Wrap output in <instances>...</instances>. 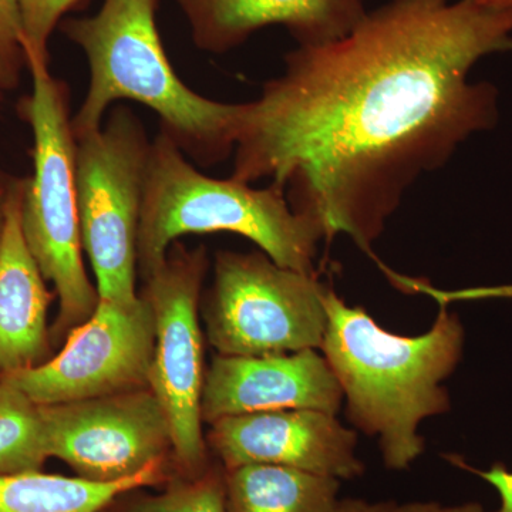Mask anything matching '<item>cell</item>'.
Masks as SVG:
<instances>
[{"label":"cell","instance_id":"6da1fadb","mask_svg":"<svg viewBox=\"0 0 512 512\" xmlns=\"http://www.w3.org/2000/svg\"><path fill=\"white\" fill-rule=\"evenodd\" d=\"M512 52V8L389 0L345 36L298 46L244 103L232 180H271L326 242L373 244L421 175L498 120L478 60Z\"/></svg>","mask_w":512,"mask_h":512},{"label":"cell","instance_id":"7a4b0ae2","mask_svg":"<svg viewBox=\"0 0 512 512\" xmlns=\"http://www.w3.org/2000/svg\"><path fill=\"white\" fill-rule=\"evenodd\" d=\"M325 306L328 329L320 352L342 387L346 417L379 439L384 466L407 470L426 450L421 421L450 410L443 383L463 356V323L441 303L429 332L394 335L330 286Z\"/></svg>","mask_w":512,"mask_h":512},{"label":"cell","instance_id":"3957f363","mask_svg":"<svg viewBox=\"0 0 512 512\" xmlns=\"http://www.w3.org/2000/svg\"><path fill=\"white\" fill-rule=\"evenodd\" d=\"M158 0H104L94 15L63 22L89 63L90 82L72 117L74 138L103 126L113 103L131 100L160 117L161 130L198 164L234 154L244 103L202 97L174 72L156 22Z\"/></svg>","mask_w":512,"mask_h":512},{"label":"cell","instance_id":"277c9868","mask_svg":"<svg viewBox=\"0 0 512 512\" xmlns=\"http://www.w3.org/2000/svg\"><path fill=\"white\" fill-rule=\"evenodd\" d=\"M211 232L241 235L275 264L316 274L322 234L292 210L284 190L208 177L160 130L151 141L138 228L141 275L147 278L160 268L178 238Z\"/></svg>","mask_w":512,"mask_h":512},{"label":"cell","instance_id":"5b68a950","mask_svg":"<svg viewBox=\"0 0 512 512\" xmlns=\"http://www.w3.org/2000/svg\"><path fill=\"white\" fill-rule=\"evenodd\" d=\"M23 55L32 76V93L20 103L19 113L32 128L33 174L25 178L22 229L33 258L59 298L52 338L66 339L99 303L83 262L69 89L50 73L47 57Z\"/></svg>","mask_w":512,"mask_h":512},{"label":"cell","instance_id":"8992f818","mask_svg":"<svg viewBox=\"0 0 512 512\" xmlns=\"http://www.w3.org/2000/svg\"><path fill=\"white\" fill-rule=\"evenodd\" d=\"M150 146L141 121L123 106L99 130L76 140L80 235L104 301L130 305L140 296L138 228Z\"/></svg>","mask_w":512,"mask_h":512},{"label":"cell","instance_id":"52a82bcc","mask_svg":"<svg viewBox=\"0 0 512 512\" xmlns=\"http://www.w3.org/2000/svg\"><path fill=\"white\" fill-rule=\"evenodd\" d=\"M328 289L318 274L279 266L262 251H220L204 311L208 342L227 356L320 350Z\"/></svg>","mask_w":512,"mask_h":512},{"label":"cell","instance_id":"ba28073f","mask_svg":"<svg viewBox=\"0 0 512 512\" xmlns=\"http://www.w3.org/2000/svg\"><path fill=\"white\" fill-rule=\"evenodd\" d=\"M208 259L204 247L173 244L160 268L144 278L143 293L154 316V350L148 389L163 407L173 454L188 477L207 470L201 399L205 369L200 296Z\"/></svg>","mask_w":512,"mask_h":512},{"label":"cell","instance_id":"9c48e42d","mask_svg":"<svg viewBox=\"0 0 512 512\" xmlns=\"http://www.w3.org/2000/svg\"><path fill=\"white\" fill-rule=\"evenodd\" d=\"M154 316L143 295L130 305L99 299L96 311L42 365L0 376L37 406L148 387Z\"/></svg>","mask_w":512,"mask_h":512},{"label":"cell","instance_id":"30bf717a","mask_svg":"<svg viewBox=\"0 0 512 512\" xmlns=\"http://www.w3.org/2000/svg\"><path fill=\"white\" fill-rule=\"evenodd\" d=\"M39 407L47 456L83 480H127L173 453L167 416L148 387Z\"/></svg>","mask_w":512,"mask_h":512},{"label":"cell","instance_id":"8fae6325","mask_svg":"<svg viewBox=\"0 0 512 512\" xmlns=\"http://www.w3.org/2000/svg\"><path fill=\"white\" fill-rule=\"evenodd\" d=\"M207 443L225 470L247 464L296 468L353 480L365 473L357 434L319 410H278L224 417L210 424Z\"/></svg>","mask_w":512,"mask_h":512},{"label":"cell","instance_id":"7c38bea8","mask_svg":"<svg viewBox=\"0 0 512 512\" xmlns=\"http://www.w3.org/2000/svg\"><path fill=\"white\" fill-rule=\"evenodd\" d=\"M342 387L318 349L262 356L217 355L205 373L202 421L224 417L319 410L338 414Z\"/></svg>","mask_w":512,"mask_h":512},{"label":"cell","instance_id":"4fadbf2b","mask_svg":"<svg viewBox=\"0 0 512 512\" xmlns=\"http://www.w3.org/2000/svg\"><path fill=\"white\" fill-rule=\"evenodd\" d=\"M195 46L227 53L268 26H285L298 46L345 36L366 15V0H174Z\"/></svg>","mask_w":512,"mask_h":512},{"label":"cell","instance_id":"5bb4252c","mask_svg":"<svg viewBox=\"0 0 512 512\" xmlns=\"http://www.w3.org/2000/svg\"><path fill=\"white\" fill-rule=\"evenodd\" d=\"M25 178H13L0 242V376L49 360L47 311L52 293L22 229Z\"/></svg>","mask_w":512,"mask_h":512},{"label":"cell","instance_id":"9a60e30c","mask_svg":"<svg viewBox=\"0 0 512 512\" xmlns=\"http://www.w3.org/2000/svg\"><path fill=\"white\" fill-rule=\"evenodd\" d=\"M225 512H329L338 478L296 468L247 464L225 470Z\"/></svg>","mask_w":512,"mask_h":512},{"label":"cell","instance_id":"2e32d148","mask_svg":"<svg viewBox=\"0 0 512 512\" xmlns=\"http://www.w3.org/2000/svg\"><path fill=\"white\" fill-rule=\"evenodd\" d=\"M165 463L116 483H93L42 470L0 477V512H103L121 495L160 484Z\"/></svg>","mask_w":512,"mask_h":512},{"label":"cell","instance_id":"e0dca14e","mask_svg":"<svg viewBox=\"0 0 512 512\" xmlns=\"http://www.w3.org/2000/svg\"><path fill=\"white\" fill-rule=\"evenodd\" d=\"M47 458L40 407L0 377V477L42 470Z\"/></svg>","mask_w":512,"mask_h":512},{"label":"cell","instance_id":"ac0fdd59","mask_svg":"<svg viewBox=\"0 0 512 512\" xmlns=\"http://www.w3.org/2000/svg\"><path fill=\"white\" fill-rule=\"evenodd\" d=\"M124 512H225L224 467L171 484L163 493L141 495Z\"/></svg>","mask_w":512,"mask_h":512},{"label":"cell","instance_id":"d6986e66","mask_svg":"<svg viewBox=\"0 0 512 512\" xmlns=\"http://www.w3.org/2000/svg\"><path fill=\"white\" fill-rule=\"evenodd\" d=\"M77 2L79 0H16L23 53L47 57V43L53 30Z\"/></svg>","mask_w":512,"mask_h":512},{"label":"cell","instance_id":"ffe728a7","mask_svg":"<svg viewBox=\"0 0 512 512\" xmlns=\"http://www.w3.org/2000/svg\"><path fill=\"white\" fill-rule=\"evenodd\" d=\"M20 59L25 60V56L20 45L18 13L0 3V87L16 83Z\"/></svg>","mask_w":512,"mask_h":512},{"label":"cell","instance_id":"44dd1931","mask_svg":"<svg viewBox=\"0 0 512 512\" xmlns=\"http://www.w3.org/2000/svg\"><path fill=\"white\" fill-rule=\"evenodd\" d=\"M329 512H484L483 505L466 503L458 505H444L436 501H414V503H397V501H370L360 498H343L336 501Z\"/></svg>","mask_w":512,"mask_h":512},{"label":"cell","instance_id":"7402d4cb","mask_svg":"<svg viewBox=\"0 0 512 512\" xmlns=\"http://www.w3.org/2000/svg\"><path fill=\"white\" fill-rule=\"evenodd\" d=\"M446 460L450 461L454 467L466 470L474 476L480 477L485 483L493 485L500 495V507L494 512H512V471L508 470L503 463L494 464L488 470H480L470 466L464 458L451 454L446 456Z\"/></svg>","mask_w":512,"mask_h":512},{"label":"cell","instance_id":"603a6c76","mask_svg":"<svg viewBox=\"0 0 512 512\" xmlns=\"http://www.w3.org/2000/svg\"><path fill=\"white\" fill-rule=\"evenodd\" d=\"M13 178L0 171V242H2L3 229H5L6 207H8L10 190H12Z\"/></svg>","mask_w":512,"mask_h":512},{"label":"cell","instance_id":"cb8c5ba5","mask_svg":"<svg viewBox=\"0 0 512 512\" xmlns=\"http://www.w3.org/2000/svg\"><path fill=\"white\" fill-rule=\"evenodd\" d=\"M474 2L480 3V5L487 6V8L497 9H511L512 0H474Z\"/></svg>","mask_w":512,"mask_h":512},{"label":"cell","instance_id":"d4e9b609","mask_svg":"<svg viewBox=\"0 0 512 512\" xmlns=\"http://www.w3.org/2000/svg\"><path fill=\"white\" fill-rule=\"evenodd\" d=\"M2 5L8 6L9 9L15 10L18 13V8H16V0H0Z\"/></svg>","mask_w":512,"mask_h":512}]
</instances>
